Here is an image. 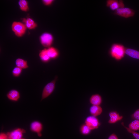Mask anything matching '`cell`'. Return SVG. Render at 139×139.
<instances>
[{"mask_svg": "<svg viewBox=\"0 0 139 139\" xmlns=\"http://www.w3.org/2000/svg\"><path fill=\"white\" fill-rule=\"evenodd\" d=\"M126 48L122 44L114 43L112 44L109 50V55L117 61H121L124 58Z\"/></svg>", "mask_w": 139, "mask_h": 139, "instance_id": "1", "label": "cell"}, {"mask_svg": "<svg viewBox=\"0 0 139 139\" xmlns=\"http://www.w3.org/2000/svg\"><path fill=\"white\" fill-rule=\"evenodd\" d=\"M11 29L16 36L20 37L25 34L27 28L23 22L14 21L12 24Z\"/></svg>", "mask_w": 139, "mask_h": 139, "instance_id": "2", "label": "cell"}, {"mask_svg": "<svg viewBox=\"0 0 139 139\" xmlns=\"http://www.w3.org/2000/svg\"><path fill=\"white\" fill-rule=\"evenodd\" d=\"M57 78V76H56L53 80L45 85L42 92L41 101L47 98L53 92L55 88Z\"/></svg>", "mask_w": 139, "mask_h": 139, "instance_id": "3", "label": "cell"}, {"mask_svg": "<svg viewBox=\"0 0 139 139\" xmlns=\"http://www.w3.org/2000/svg\"><path fill=\"white\" fill-rule=\"evenodd\" d=\"M136 11L129 7L124 6L119 7L114 13V14L125 18H128L134 16Z\"/></svg>", "mask_w": 139, "mask_h": 139, "instance_id": "4", "label": "cell"}, {"mask_svg": "<svg viewBox=\"0 0 139 139\" xmlns=\"http://www.w3.org/2000/svg\"><path fill=\"white\" fill-rule=\"evenodd\" d=\"M92 131L98 129L100 125L98 119L92 115L87 117L85 120V123Z\"/></svg>", "mask_w": 139, "mask_h": 139, "instance_id": "5", "label": "cell"}, {"mask_svg": "<svg viewBox=\"0 0 139 139\" xmlns=\"http://www.w3.org/2000/svg\"><path fill=\"white\" fill-rule=\"evenodd\" d=\"M53 40V35L48 32H45L42 34L40 38V42L42 45L47 48L51 47Z\"/></svg>", "mask_w": 139, "mask_h": 139, "instance_id": "6", "label": "cell"}, {"mask_svg": "<svg viewBox=\"0 0 139 139\" xmlns=\"http://www.w3.org/2000/svg\"><path fill=\"white\" fill-rule=\"evenodd\" d=\"M25 132L24 129L18 128L8 132L7 134L9 139H26L23 137L24 134Z\"/></svg>", "mask_w": 139, "mask_h": 139, "instance_id": "7", "label": "cell"}, {"mask_svg": "<svg viewBox=\"0 0 139 139\" xmlns=\"http://www.w3.org/2000/svg\"><path fill=\"white\" fill-rule=\"evenodd\" d=\"M30 129L32 132L37 133L39 136H42L41 132L43 130V125L40 121L36 120L32 122L30 124Z\"/></svg>", "mask_w": 139, "mask_h": 139, "instance_id": "8", "label": "cell"}, {"mask_svg": "<svg viewBox=\"0 0 139 139\" xmlns=\"http://www.w3.org/2000/svg\"><path fill=\"white\" fill-rule=\"evenodd\" d=\"M124 4L122 0H108L106 1V6L112 11L116 10Z\"/></svg>", "mask_w": 139, "mask_h": 139, "instance_id": "9", "label": "cell"}, {"mask_svg": "<svg viewBox=\"0 0 139 139\" xmlns=\"http://www.w3.org/2000/svg\"><path fill=\"white\" fill-rule=\"evenodd\" d=\"M110 117L108 123L110 124H113L121 120L123 118V116H120L117 112L113 111L110 112L109 114Z\"/></svg>", "mask_w": 139, "mask_h": 139, "instance_id": "10", "label": "cell"}, {"mask_svg": "<svg viewBox=\"0 0 139 139\" xmlns=\"http://www.w3.org/2000/svg\"><path fill=\"white\" fill-rule=\"evenodd\" d=\"M6 96L10 100L15 102L18 101L19 99L20 95L18 90L13 89L10 90L7 93Z\"/></svg>", "mask_w": 139, "mask_h": 139, "instance_id": "11", "label": "cell"}, {"mask_svg": "<svg viewBox=\"0 0 139 139\" xmlns=\"http://www.w3.org/2000/svg\"><path fill=\"white\" fill-rule=\"evenodd\" d=\"M102 101L101 96L98 94L92 95L89 99L90 102L92 105L100 106L102 102Z\"/></svg>", "mask_w": 139, "mask_h": 139, "instance_id": "12", "label": "cell"}, {"mask_svg": "<svg viewBox=\"0 0 139 139\" xmlns=\"http://www.w3.org/2000/svg\"><path fill=\"white\" fill-rule=\"evenodd\" d=\"M89 111L91 115L97 117L101 114L103 109L100 106L92 105L90 108Z\"/></svg>", "mask_w": 139, "mask_h": 139, "instance_id": "13", "label": "cell"}, {"mask_svg": "<svg viewBox=\"0 0 139 139\" xmlns=\"http://www.w3.org/2000/svg\"><path fill=\"white\" fill-rule=\"evenodd\" d=\"M47 49L48 54L51 59H55L58 57L59 52L57 48L51 46Z\"/></svg>", "mask_w": 139, "mask_h": 139, "instance_id": "14", "label": "cell"}, {"mask_svg": "<svg viewBox=\"0 0 139 139\" xmlns=\"http://www.w3.org/2000/svg\"><path fill=\"white\" fill-rule=\"evenodd\" d=\"M22 22L27 28L30 30L33 29L37 26V24L34 20L30 18H23Z\"/></svg>", "mask_w": 139, "mask_h": 139, "instance_id": "15", "label": "cell"}, {"mask_svg": "<svg viewBox=\"0 0 139 139\" xmlns=\"http://www.w3.org/2000/svg\"><path fill=\"white\" fill-rule=\"evenodd\" d=\"M125 54L132 58L139 59V51L132 48H126Z\"/></svg>", "mask_w": 139, "mask_h": 139, "instance_id": "16", "label": "cell"}, {"mask_svg": "<svg viewBox=\"0 0 139 139\" xmlns=\"http://www.w3.org/2000/svg\"><path fill=\"white\" fill-rule=\"evenodd\" d=\"M39 56L41 61L44 63H48L51 60L48 54L47 48L41 50L39 54Z\"/></svg>", "mask_w": 139, "mask_h": 139, "instance_id": "17", "label": "cell"}, {"mask_svg": "<svg viewBox=\"0 0 139 139\" xmlns=\"http://www.w3.org/2000/svg\"><path fill=\"white\" fill-rule=\"evenodd\" d=\"M15 63L16 66L22 69H26L29 67L27 61L22 58H19L16 59L15 60Z\"/></svg>", "mask_w": 139, "mask_h": 139, "instance_id": "18", "label": "cell"}, {"mask_svg": "<svg viewBox=\"0 0 139 139\" xmlns=\"http://www.w3.org/2000/svg\"><path fill=\"white\" fill-rule=\"evenodd\" d=\"M18 4L20 10L24 12H27L29 9L28 2L25 0H20Z\"/></svg>", "mask_w": 139, "mask_h": 139, "instance_id": "19", "label": "cell"}, {"mask_svg": "<svg viewBox=\"0 0 139 139\" xmlns=\"http://www.w3.org/2000/svg\"><path fill=\"white\" fill-rule=\"evenodd\" d=\"M128 128L134 131L139 130V120H134L129 123Z\"/></svg>", "mask_w": 139, "mask_h": 139, "instance_id": "20", "label": "cell"}, {"mask_svg": "<svg viewBox=\"0 0 139 139\" xmlns=\"http://www.w3.org/2000/svg\"><path fill=\"white\" fill-rule=\"evenodd\" d=\"M80 131L81 133L84 135L89 134L91 130L85 124L82 125L80 127Z\"/></svg>", "mask_w": 139, "mask_h": 139, "instance_id": "21", "label": "cell"}, {"mask_svg": "<svg viewBox=\"0 0 139 139\" xmlns=\"http://www.w3.org/2000/svg\"><path fill=\"white\" fill-rule=\"evenodd\" d=\"M23 69L17 66L14 67L12 71L13 75L15 77H19L21 75Z\"/></svg>", "mask_w": 139, "mask_h": 139, "instance_id": "22", "label": "cell"}, {"mask_svg": "<svg viewBox=\"0 0 139 139\" xmlns=\"http://www.w3.org/2000/svg\"><path fill=\"white\" fill-rule=\"evenodd\" d=\"M122 125L126 129L127 131L131 133L135 139H139V133L135 131H132L129 129L128 127L125 126L123 122L121 123Z\"/></svg>", "mask_w": 139, "mask_h": 139, "instance_id": "23", "label": "cell"}, {"mask_svg": "<svg viewBox=\"0 0 139 139\" xmlns=\"http://www.w3.org/2000/svg\"><path fill=\"white\" fill-rule=\"evenodd\" d=\"M131 118L134 120H139V109L135 110L131 115Z\"/></svg>", "mask_w": 139, "mask_h": 139, "instance_id": "24", "label": "cell"}, {"mask_svg": "<svg viewBox=\"0 0 139 139\" xmlns=\"http://www.w3.org/2000/svg\"><path fill=\"white\" fill-rule=\"evenodd\" d=\"M42 2L44 5H51L53 2V0H43Z\"/></svg>", "mask_w": 139, "mask_h": 139, "instance_id": "25", "label": "cell"}, {"mask_svg": "<svg viewBox=\"0 0 139 139\" xmlns=\"http://www.w3.org/2000/svg\"><path fill=\"white\" fill-rule=\"evenodd\" d=\"M0 139H9L7 133H0Z\"/></svg>", "mask_w": 139, "mask_h": 139, "instance_id": "26", "label": "cell"}, {"mask_svg": "<svg viewBox=\"0 0 139 139\" xmlns=\"http://www.w3.org/2000/svg\"><path fill=\"white\" fill-rule=\"evenodd\" d=\"M108 139H119V138L115 134L112 133L109 136Z\"/></svg>", "mask_w": 139, "mask_h": 139, "instance_id": "27", "label": "cell"}]
</instances>
